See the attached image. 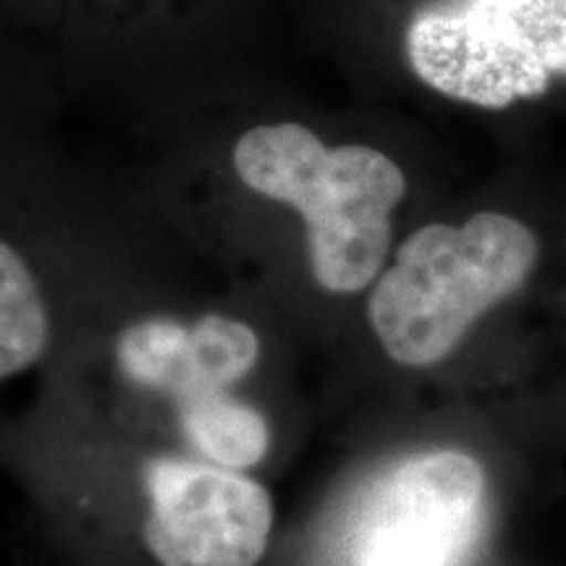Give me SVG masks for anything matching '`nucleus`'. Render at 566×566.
Instances as JSON below:
<instances>
[{
	"mask_svg": "<svg viewBox=\"0 0 566 566\" xmlns=\"http://www.w3.org/2000/svg\"><path fill=\"white\" fill-rule=\"evenodd\" d=\"M239 184L302 221L307 263L323 292H370L394 252L407 174L365 142H328L300 122H265L233 142Z\"/></svg>",
	"mask_w": 566,
	"mask_h": 566,
	"instance_id": "1",
	"label": "nucleus"
},
{
	"mask_svg": "<svg viewBox=\"0 0 566 566\" xmlns=\"http://www.w3.org/2000/svg\"><path fill=\"white\" fill-rule=\"evenodd\" d=\"M260 334L242 317L205 313L192 321L168 315L139 317L113 344L118 373L145 391L176 405L231 391L260 363Z\"/></svg>",
	"mask_w": 566,
	"mask_h": 566,
	"instance_id": "5",
	"label": "nucleus"
},
{
	"mask_svg": "<svg viewBox=\"0 0 566 566\" xmlns=\"http://www.w3.org/2000/svg\"><path fill=\"white\" fill-rule=\"evenodd\" d=\"M485 472L459 449L401 459L367 488L346 533V566H464L483 522Z\"/></svg>",
	"mask_w": 566,
	"mask_h": 566,
	"instance_id": "3",
	"label": "nucleus"
},
{
	"mask_svg": "<svg viewBox=\"0 0 566 566\" xmlns=\"http://www.w3.org/2000/svg\"><path fill=\"white\" fill-rule=\"evenodd\" d=\"M176 420L197 454L226 470L242 472L260 464L271 446L265 417L231 391L179 401Z\"/></svg>",
	"mask_w": 566,
	"mask_h": 566,
	"instance_id": "6",
	"label": "nucleus"
},
{
	"mask_svg": "<svg viewBox=\"0 0 566 566\" xmlns=\"http://www.w3.org/2000/svg\"><path fill=\"white\" fill-rule=\"evenodd\" d=\"M51 342V313L38 275L11 242L0 244V375L30 370Z\"/></svg>",
	"mask_w": 566,
	"mask_h": 566,
	"instance_id": "7",
	"label": "nucleus"
},
{
	"mask_svg": "<svg viewBox=\"0 0 566 566\" xmlns=\"http://www.w3.org/2000/svg\"><path fill=\"white\" fill-rule=\"evenodd\" d=\"M541 258V233L506 208L420 226L394 247L370 286L375 342L412 370L446 363L493 310L525 292Z\"/></svg>",
	"mask_w": 566,
	"mask_h": 566,
	"instance_id": "2",
	"label": "nucleus"
},
{
	"mask_svg": "<svg viewBox=\"0 0 566 566\" xmlns=\"http://www.w3.org/2000/svg\"><path fill=\"white\" fill-rule=\"evenodd\" d=\"M142 541L160 566H258L273 533V499L239 470L187 457L145 467Z\"/></svg>",
	"mask_w": 566,
	"mask_h": 566,
	"instance_id": "4",
	"label": "nucleus"
}]
</instances>
